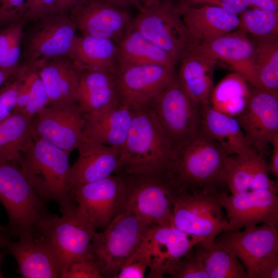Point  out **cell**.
I'll return each instance as SVG.
<instances>
[{
  "label": "cell",
  "mask_w": 278,
  "mask_h": 278,
  "mask_svg": "<svg viewBox=\"0 0 278 278\" xmlns=\"http://www.w3.org/2000/svg\"><path fill=\"white\" fill-rule=\"evenodd\" d=\"M229 155L201 131L172 147L161 177L171 193L227 188L225 168Z\"/></svg>",
  "instance_id": "1"
},
{
  "label": "cell",
  "mask_w": 278,
  "mask_h": 278,
  "mask_svg": "<svg viewBox=\"0 0 278 278\" xmlns=\"http://www.w3.org/2000/svg\"><path fill=\"white\" fill-rule=\"evenodd\" d=\"M132 110L117 173L161 177L170 159L172 145L149 106Z\"/></svg>",
  "instance_id": "2"
},
{
  "label": "cell",
  "mask_w": 278,
  "mask_h": 278,
  "mask_svg": "<svg viewBox=\"0 0 278 278\" xmlns=\"http://www.w3.org/2000/svg\"><path fill=\"white\" fill-rule=\"evenodd\" d=\"M69 156L56 146L32 136L18 160L38 195L46 203H57L62 213L76 204L70 187Z\"/></svg>",
  "instance_id": "3"
},
{
  "label": "cell",
  "mask_w": 278,
  "mask_h": 278,
  "mask_svg": "<svg viewBox=\"0 0 278 278\" xmlns=\"http://www.w3.org/2000/svg\"><path fill=\"white\" fill-rule=\"evenodd\" d=\"M223 190H197L170 195L172 224L204 248L213 245L216 238L229 231L220 200Z\"/></svg>",
  "instance_id": "4"
},
{
  "label": "cell",
  "mask_w": 278,
  "mask_h": 278,
  "mask_svg": "<svg viewBox=\"0 0 278 278\" xmlns=\"http://www.w3.org/2000/svg\"><path fill=\"white\" fill-rule=\"evenodd\" d=\"M150 226L131 212L119 211L105 228L95 231L87 258L96 263L103 277L115 278Z\"/></svg>",
  "instance_id": "5"
},
{
  "label": "cell",
  "mask_w": 278,
  "mask_h": 278,
  "mask_svg": "<svg viewBox=\"0 0 278 278\" xmlns=\"http://www.w3.org/2000/svg\"><path fill=\"white\" fill-rule=\"evenodd\" d=\"M0 202L5 207L8 232L37 230L49 213L46 202L36 192L23 173L18 160L0 157Z\"/></svg>",
  "instance_id": "6"
},
{
  "label": "cell",
  "mask_w": 278,
  "mask_h": 278,
  "mask_svg": "<svg viewBox=\"0 0 278 278\" xmlns=\"http://www.w3.org/2000/svg\"><path fill=\"white\" fill-rule=\"evenodd\" d=\"M49 214L40 223L44 236L58 260L62 275L74 263L87 258L95 230L77 204L62 213Z\"/></svg>",
  "instance_id": "7"
},
{
  "label": "cell",
  "mask_w": 278,
  "mask_h": 278,
  "mask_svg": "<svg viewBox=\"0 0 278 278\" xmlns=\"http://www.w3.org/2000/svg\"><path fill=\"white\" fill-rule=\"evenodd\" d=\"M138 9L133 26L178 62L189 41L178 3L158 0Z\"/></svg>",
  "instance_id": "8"
},
{
  "label": "cell",
  "mask_w": 278,
  "mask_h": 278,
  "mask_svg": "<svg viewBox=\"0 0 278 278\" xmlns=\"http://www.w3.org/2000/svg\"><path fill=\"white\" fill-rule=\"evenodd\" d=\"M171 194L161 176L124 175L119 211H130L151 225H173Z\"/></svg>",
  "instance_id": "9"
},
{
  "label": "cell",
  "mask_w": 278,
  "mask_h": 278,
  "mask_svg": "<svg viewBox=\"0 0 278 278\" xmlns=\"http://www.w3.org/2000/svg\"><path fill=\"white\" fill-rule=\"evenodd\" d=\"M148 106L155 115L172 146L200 131L201 106L193 101L174 79Z\"/></svg>",
  "instance_id": "10"
},
{
  "label": "cell",
  "mask_w": 278,
  "mask_h": 278,
  "mask_svg": "<svg viewBox=\"0 0 278 278\" xmlns=\"http://www.w3.org/2000/svg\"><path fill=\"white\" fill-rule=\"evenodd\" d=\"M196 245L187 235L173 225H153L129 258L146 262L149 270L148 277L162 278L165 274L172 277L181 258Z\"/></svg>",
  "instance_id": "11"
},
{
  "label": "cell",
  "mask_w": 278,
  "mask_h": 278,
  "mask_svg": "<svg viewBox=\"0 0 278 278\" xmlns=\"http://www.w3.org/2000/svg\"><path fill=\"white\" fill-rule=\"evenodd\" d=\"M1 249L14 257L22 277L61 278L56 256L38 230L10 233L0 226Z\"/></svg>",
  "instance_id": "12"
},
{
  "label": "cell",
  "mask_w": 278,
  "mask_h": 278,
  "mask_svg": "<svg viewBox=\"0 0 278 278\" xmlns=\"http://www.w3.org/2000/svg\"><path fill=\"white\" fill-rule=\"evenodd\" d=\"M85 120V113L76 102L48 105L32 118V136L70 155L83 139Z\"/></svg>",
  "instance_id": "13"
},
{
  "label": "cell",
  "mask_w": 278,
  "mask_h": 278,
  "mask_svg": "<svg viewBox=\"0 0 278 278\" xmlns=\"http://www.w3.org/2000/svg\"><path fill=\"white\" fill-rule=\"evenodd\" d=\"M176 67L143 64L118 68L115 76L122 103L132 108L148 106L176 77Z\"/></svg>",
  "instance_id": "14"
},
{
  "label": "cell",
  "mask_w": 278,
  "mask_h": 278,
  "mask_svg": "<svg viewBox=\"0 0 278 278\" xmlns=\"http://www.w3.org/2000/svg\"><path fill=\"white\" fill-rule=\"evenodd\" d=\"M236 118L251 148L265 157L278 135V95L251 86L248 103Z\"/></svg>",
  "instance_id": "15"
},
{
  "label": "cell",
  "mask_w": 278,
  "mask_h": 278,
  "mask_svg": "<svg viewBox=\"0 0 278 278\" xmlns=\"http://www.w3.org/2000/svg\"><path fill=\"white\" fill-rule=\"evenodd\" d=\"M277 192L269 189L249 190L228 195L220 200L226 212L229 231L250 228L260 223L278 222Z\"/></svg>",
  "instance_id": "16"
},
{
  "label": "cell",
  "mask_w": 278,
  "mask_h": 278,
  "mask_svg": "<svg viewBox=\"0 0 278 278\" xmlns=\"http://www.w3.org/2000/svg\"><path fill=\"white\" fill-rule=\"evenodd\" d=\"M68 14L82 35L108 39L117 44L133 20L128 9L101 0H85L72 9Z\"/></svg>",
  "instance_id": "17"
},
{
  "label": "cell",
  "mask_w": 278,
  "mask_h": 278,
  "mask_svg": "<svg viewBox=\"0 0 278 278\" xmlns=\"http://www.w3.org/2000/svg\"><path fill=\"white\" fill-rule=\"evenodd\" d=\"M124 175L114 173L71 188L74 199L93 229L103 230L119 211Z\"/></svg>",
  "instance_id": "18"
},
{
  "label": "cell",
  "mask_w": 278,
  "mask_h": 278,
  "mask_svg": "<svg viewBox=\"0 0 278 278\" xmlns=\"http://www.w3.org/2000/svg\"><path fill=\"white\" fill-rule=\"evenodd\" d=\"M215 241L234 252L246 267L247 278H255L260 267L278 255V232L275 225L262 223L244 231L224 232Z\"/></svg>",
  "instance_id": "19"
},
{
  "label": "cell",
  "mask_w": 278,
  "mask_h": 278,
  "mask_svg": "<svg viewBox=\"0 0 278 278\" xmlns=\"http://www.w3.org/2000/svg\"><path fill=\"white\" fill-rule=\"evenodd\" d=\"M39 21L27 47L29 62L35 66L50 59L68 58L77 30L68 13H55Z\"/></svg>",
  "instance_id": "20"
},
{
  "label": "cell",
  "mask_w": 278,
  "mask_h": 278,
  "mask_svg": "<svg viewBox=\"0 0 278 278\" xmlns=\"http://www.w3.org/2000/svg\"><path fill=\"white\" fill-rule=\"evenodd\" d=\"M186 50L225 63L255 87L253 59L255 46L250 36L237 29L209 42L188 44Z\"/></svg>",
  "instance_id": "21"
},
{
  "label": "cell",
  "mask_w": 278,
  "mask_h": 278,
  "mask_svg": "<svg viewBox=\"0 0 278 278\" xmlns=\"http://www.w3.org/2000/svg\"><path fill=\"white\" fill-rule=\"evenodd\" d=\"M177 3L189 44L206 43L238 28V15L225 9L207 5Z\"/></svg>",
  "instance_id": "22"
},
{
  "label": "cell",
  "mask_w": 278,
  "mask_h": 278,
  "mask_svg": "<svg viewBox=\"0 0 278 278\" xmlns=\"http://www.w3.org/2000/svg\"><path fill=\"white\" fill-rule=\"evenodd\" d=\"M78 157L71 166L70 187L96 181L117 173L120 149L107 146L84 135L77 147Z\"/></svg>",
  "instance_id": "23"
},
{
  "label": "cell",
  "mask_w": 278,
  "mask_h": 278,
  "mask_svg": "<svg viewBox=\"0 0 278 278\" xmlns=\"http://www.w3.org/2000/svg\"><path fill=\"white\" fill-rule=\"evenodd\" d=\"M76 102L86 114L107 111L121 102L115 74L103 71L82 72Z\"/></svg>",
  "instance_id": "24"
},
{
  "label": "cell",
  "mask_w": 278,
  "mask_h": 278,
  "mask_svg": "<svg viewBox=\"0 0 278 278\" xmlns=\"http://www.w3.org/2000/svg\"><path fill=\"white\" fill-rule=\"evenodd\" d=\"M46 89L48 105L76 102L82 71L67 57L48 59L35 66Z\"/></svg>",
  "instance_id": "25"
},
{
  "label": "cell",
  "mask_w": 278,
  "mask_h": 278,
  "mask_svg": "<svg viewBox=\"0 0 278 278\" xmlns=\"http://www.w3.org/2000/svg\"><path fill=\"white\" fill-rule=\"evenodd\" d=\"M132 112L131 107L121 102L107 111L85 114L84 135L121 150L130 128Z\"/></svg>",
  "instance_id": "26"
},
{
  "label": "cell",
  "mask_w": 278,
  "mask_h": 278,
  "mask_svg": "<svg viewBox=\"0 0 278 278\" xmlns=\"http://www.w3.org/2000/svg\"><path fill=\"white\" fill-rule=\"evenodd\" d=\"M178 62L177 78L186 94L201 106L210 103L217 61L185 50Z\"/></svg>",
  "instance_id": "27"
},
{
  "label": "cell",
  "mask_w": 278,
  "mask_h": 278,
  "mask_svg": "<svg viewBox=\"0 0 278 278\" xmlns=\"http://www.w3.org/2000/svg\"><path fill=\"white\" fill-rule=\"evenodd\" d=\"M200 131L218 144L229 155L254 150L237 119L215 110L210 103L201 106Z\"/></svg>",
  "instance_id": "28"
},
{
  "label": "cell",
  "mask_w": 278,
  "mask_h": 278,
  "mask_svg": "<svg viewBox=\"0 0 278 278\" xmlns=\"http://www.w3.org/2000/svg\"><path fill=\"white\" fill-rule=\"evenodd\" d=\"M117 53L114 42L82 35L77 36L68 58L81 71H103L115 74Z\"/></svg>",
  "instance_id": "29"
},
{
  "label": "cell",
  "mask_w": 278,
  "mask_h": 278,
  "mask_svg": "<svg viewBox=\"0 0 278 278\" xmlns=\"http://www.w3.org/2000/svg\"><path fill=\"white\" fill-rule=\"evenodd\" d=\"M117 46V69L152 64L176 67L178 63L165 50L144 36L133 24Z\"/></svg>",
  "instance_id": "30"
},
{
  "label": "cell",
  "mask_w": 278,
  "mask_h": 278,
  "mask_svg": "<svg viewBox=\"0 0 278 278\" xmlns=\"http://www.w3.org/2000/svg\"><path fill=\"white\" fill-rule=\"evenodd\" d=\"M251 38L255 46V88L278 95L277 36Z\"/></svg>",
  "instance_id": "31"
},
{
  "label": "cell",
  "mask_w": 278,
  "mask_h": 278,
  "mask_svg": "<svg viewBox=\"0 0 278 278\" xmlns=\"http://www.w3.org/2000/svg\"><path fill=\"white\" fill-rule=\"evenodd\" d=\"M250 88L238 73L234 72L229 74L214 86L210 104L215 110L236 117L248 103Z\"/></svg>",
  "instance_id": "32"
},
{
  "label": "cell",
  "mask_w": 278,
  "mask_h": 278,
  "mask_svg": "<svg viewBox=\"0 0 278 278\" xmlns=\"http://www.w3.org/2000/svg\"><path fill=\"white\" fill-rule=\"evenodd\" d=\"M32 119L23 112H13L0 121V157L18 160L32 137Z\"/></svg>",
  "instance_id": "33"
},
{
  "label": "cell",
  "mask_w": 278,
  "mask_h": 278,
  "mask_svg": "<svg viewBox=\"0 0 278 278\" xmlns=\"http://www.w3.org/2000/svg\"><path fill=\"white\" fill-rule=\"evenodd\" d=\"M196 246L208 278L247 277L246 270L229 247L216 241L207 248Z\"/></svg>",
  "instance_id": "34"
},
{
  "label": "cell",
  "mask_w": 278,
  "mask_h": 278,
  "mask_svg": "<svg viewBox=\"0 0 278 278\" xmlns=\"http://www.w3.org/2000/svg\"><path fill=\"white\" fill-rule=\"evenodd\" d=\"M237 29L251 37H278V12L250 6L238 15Z\"/></svg>",
  "instance_id": "35"
},
{
  "label": "cell",
  "mask_w": 278,
  "mask_h": 278,
  "mask_svg": "<svg viewBox=\"0 0 278 278\" xmlns=\"http://www.w3.org/2000/svg\"><path fill=\"white\" fill-rule=\"evenodd\" d=\"M23 37L22 22L0 28V69L17 72Z\"/></svg>",
  "instance_id": "36"
},
{
  "label": "cell",
  "mask_w": 278,
  "mask_h": 278,
  "mask_svg": "<svg viewBox=\"0 0 278 278\" xmlns=\"http://www.w3.org/2000/svg\"><path fill=\"white\" fill-rule=\"evenodd\" d=\"M254 151L229 155L225 168V181L231 194L250 190V158Z\"/></svg>",
  "instance_id": "37"
},
{
  "label": "cell",
  "mask_w": 278,
  "mask_h": 278,
  "mask_svg": "<svg viewBox=\"0 0 278 278\" xmlns=\"http://www.w3.org/2000/svg\"><path fill=\"white\" fill-rule=\"evenodd\" d=\"M250 190L269 189L277 192V184L269 176L265 157L254 151L250 158Z\"/></svg>",
  "instance_id": "38"
},
{
  "label": "cell",
  "mask_w": 278,
  "mask_h": 278,
  "mask_svg": "<svg viewBox=\"0 0 278 278\" xmlns=\"http://www.w3.org/2000/svg\"><path fill=\"white\" fill-rule=\"evenodd\" d=\"M32 0H0V28L26 19Z\"/></svg>",
  "instance_id": "39"
},
{
  "label": "cell",
  "mask_w": 278,
  "mask_h": 278,
  "mask_svg": "<svg viewBox=\"0 0 278 278\" xmlns=\"http://www.w3.org/2000/svg\"><path fill=\"white\" fill-rule=\"evenodd\" d=\"M173 278H208L202 260L196 251L192 249L179 262Z\"/></svg>",
  "instance_id": "40"
},
{
  "label": "cell",
  "mask_w": 278,
  "mask_h": 278,
  "mask_svg": "<svg viewBox=\"0 0 278 278\" xmlns=\"http://www.w3.org/2000/svg\"><path fill=\"white\" fill-rule=\"evenodd\" d=\"M30 94L23 113L32 118L37 113L48 105V97L45 86L36 69L31 71Z\"/></svg>",
  "instance_id": "41"
},
{
  "label": "cell",
  "mask_w": 278,
  "mask_h": 278,
  "mask_svg": "<svg viewBox=\"0 0 278 278\" xmlns=\"http://www.w3.org/2000/svg\"><path fill=\"white\" fill-rule=\"evenodd\" d=\"M23 82V76L21 74L0 88V121L13 112Z\"/></svg>",
  "instance_id": "42"
},
{
  "label": "cell",
  "mask_w": 278,
  "mask_h": 278,
  "mask_svg": "<svg viewBox=\"0 0 278 278\" xmlns=\"http://www.w3.org/2000/svg\"><path fill=\"white\" fill-rule=\"evenodd\" d=\"M102 277L103 276L96 263L88 258L73 263L61 276V278Z\"/></svg>",
  "instance_id": "43"
},
{
  "label": "cell",
  "mask_w": 278,
  "mask_h": 278,
  "mask_svg": "<svg viewBox=\"0 0 278 278\" xmlns=\"http://www.w3.org/2000/svg\"><path fill=\"white\" fill-rule=\"evenodd\" d=\"M189 5H207L239 15L250 6L249 0H178Z\"/></svg>",
  "instance_id": "44"
},
{
  "label": "cell",
  "mask_w": 278,
  "mask_h": 278,
  "mask_svg": "<svg viewBox=\"0 0 278 278\" xmlns=\"http://www.w3.org/2000/svg\"><path fill=\"white\" fill-rule=\"evenodd\" d=\"M148 269L145 261L129 258L122 266L115 278H143Z\"/></svg>",
  "instance_id": "45"
},
{
  "label": "cell",
  "mask_w": 278,
  "mask_h": 278,
  "mask_svg": "<svg viewBox=\"0 0 278 278\" xmlns=\"http://www.w3.org/2000/svg\"><path fill=\"white\" fill-rule=\"evenodd\" d=\"M56 0H32L26 19L39 20L56 12Z\"/></svg>",
  "instance_id": "46"
},
{
  "label": "cell",
  "mask_w": 278,
  "mask_h": 278,
  "mask_svg": "<svg viewBox=\"0 0 278 278\" xmlns=\"http://www.w3.org/2000/svg\"><path fill=\"white\" fill-rule=\"evenodd\" d=\"M23 82L19 90L16 103L13 112H22L29 99L32 81L31 71L23 75Z\"/></svg>",
  "instance_id": "47"
},
{
  "label": "cell",
  "mask_w": 278,
  "mask_h": 278,
  "mask_svg": "<svg viewBox=\"0 0 278 278\" xmlns=\"http://www.w3.org/2000/svg\"><path fill=\"white\" fill-rule=\"evenodd\" d=\"M278 255L268 259L257 271L255 278H277Z\"/></svg>",
  "instance_id": "48"
},
{
  "label": "cell",
  "mask_w": 278,
  "mask_h": 278,
  "mask_svg": "<svg viewBox=\"0 0 278 278\" xmlns=\"http://www.w3.org/2000/svg\"><path fill=\"white\" fill-rule=\"evenodd\" d=\"M272 152L269 163L268 164L269 172L276 178H278V135L271 143Z\"/></svg>",
  "instance_id": "49"
},
{
  "label": "cell",
  "mask_w": 278,
  "mask_h": 278,
  "mask_svg": "<svg viewBox=\"0 0 278 278\" xmlns=\"http://www.w3.org/2000/svg\"><path fill=\"white\" fill-rule=\"evenodd\" d=\"M85 0H56V12L68 13L69 11L75 6Z\"/></svg>",
  "instance_id": "50"
},
{
  "label": "cell",
  "mask_w": 278,
  "mask_h": 278,
  "mask_svg": "<svg viewBox=\"0 0 278 278\" xmlns=\"http://www.w3.org/2000/svg\"><path fill=\"white\" fill-rule=\"evenodd\" d=\"M250 6L278 12V0H249Z\"/></svg>",
  "instance_id": "51"
},
{
  "label": "cell",
  "mask_w": 278,
  "mask_h": 278,
  "mask_svg": "<svg viewBox=\"0 0 278 278\" xmlns=\"http://www.w3.org/2000/svg\"><path fill=\"white\" fill-rule=\"evenodd\" d=\"M119 7L128 9L135 7L138 9L142 6L141 0H101Z\"/></svg>",
  "instance_id": "52"
},
{
  "label": "cell",
  "mask_w": 278,
  "mask_h": 278,
  "mask_svg": "<svg viewBox=\"0 0 278 278\" xmlns=\"http://www.w3.org/2000/svg\"><path fill=\"white\" fill-rule=\"evenodd\" d=\"M15 72L5 71L0 69V86L11 77L14 76Z\"/></svg>",
  "instance_id": "53"
},
{
  "label": "cell",
  "mask_w": 278,
  "mask_h": 278,
  "mask_svg": "<svg viewBox=\"0 0 278 278\" xmlns=\"http://www.w3.org/2000/svg\"><path fill=\"white\" fill-rule=\"evenodd\" d=\"M158 0H141L142 6H147L150 5Z\"/></svg>",
  "instance_id": "54"
},
{
  "label": "cell",
  "mask_w": 278,
  "mask_h": 278,
  "mask_svg": "<svg viewBox=\"0 0 278 278\" xmlns=\"http://www.w3.org/2000/svg\"><path fill=\"white\" fill-rule=\"evenodd\" d=\"M1 260H2V253L1 252V251H0V278L3 277V275L1 270Z\"/></svg>",
  "instance_id": "55"
}]
</instances>
